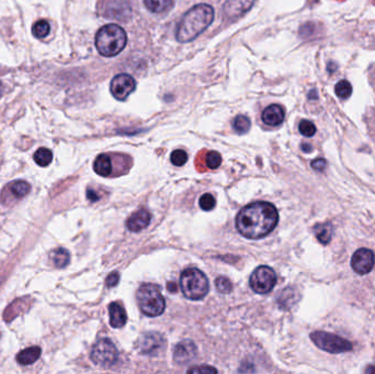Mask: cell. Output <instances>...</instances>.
<instances>
[{
	"label": "cell",
	"instance_id": "1",
	"mask_svg": "<svg viewBox=\"0 0 375 374\" xmlns=\"http://www.w3.org/2000/svg\"><path fill=\"white\" fill-rule=\"evenodd\" d=\"M279 222V213L269 202H254L240 210L236 217V227L249 239H260L270 234Z\"/></svg>",
	"mask_w": 375,
	"mask_h": 374
},
{
	"label": "cell",
	"instance_id": "2",
	"mask_svg": "<svg viewBox=\"0 0 375 374\" xmlns=\"http://www.w3.org/2000/svg\"><path fill=\"white\" fill-rule=\"evenodd\" d=\"M213 19L214 10L210 4H196L182 17L176 32L177 40L181 43L191 42L211 25Z\"/></svg>",
	"mask_w": 375,
	"mask_h": 374
},
{
	"label": "cell",
	"instance_id": "3",
	"mask_svg": "<svg viewBox=\"0 0 375 374\" xmlns=\"http://www.w3.org/2000/svg\"><path fill=\"white\" fill-rule=\"evenodd\" d=\"M127 42L125 31L117 24L102 26L95 35V47L103 56H117L124 49Z\"/></svg>",
	"mask_w": 375,
	"mask_h": 374
},
{
	"label": "cell",
	"instance_id": "4",
	"mask_svg": "<svg viewBox=\"0 0 375 374\" xmlns=\"http://www.w3.org/2000/svg\"><path fill=\"white\" fill-rule=\"evenodd\" d=\"M209 280L204 273L195 268L186 269L180 277V289L187 299L202 300L209 293Z\"/></svg>",
	"mask_w": 375,
	"mask_h": 374
},
{
	"label": "cell",
	"instance_id": "5",
	"mask_svg": "<svg viewBox=\"0 0 375 374\" xmlns=\"http://www.w3.org/2000/svg\"><path fill=\"white\" fill-rule=\"evenodd\" d=\"M137 303L141 311L146 316L156 317L162 315L164 308H166V302L158 286L154 284H143L137 290L136 293Z\"/></svg>",
	"mask_w": 375,
	"mask_h": 374
},
{
	"label": "cell",
	"instance_id": "6",
	"mask_svg": "<svg viewBox=\"0 0 375 374\" xmlns=\"http://www.w3.org/2000/svg\"><path fill=\"white\" fill-rule=\"evenodd\" d=\"M310 339L318 348L329 353H342L352 350V344L342 337L326 331H315L310 334Z\"/></svg>",
	"mask_w": 375,
	"mask_h": 374
},
{
	"label": "cell",
	"instance_id": "7",
	"mask_svg": "<svg viewBox=\"0 0 375 374\" xmlns=\"http://www.w3.org/2000/svg\"><path fill=\"white\" fill-rule=\"evenodd\" d=\"M91 361L102 368L112 367L117 360V347L108 338L100 339L94 344L90 353Z\"/></svg>",
	"mask_w": 375,
	"mask_h": 374
},
{
	"label": "cell",
	"instance_id": "8",
	"mask_svg": "<svg viewBox=\"0 0 375 374\" xmlns=\"http://www.w3.org/2000/svg\"><path fill=\"white\" fill-rule=\"evenodd\" d=\"M277 283V276L273 269L267 266H260L253 272L249 284L254 292L258 294H267Z\"/></svg>",
	"mask_w": 375,
	"mask_h": 374
},
{
	"label": "cell",
	"instance_id": "9",
	"mask_svg": "<svg viewBox=\"0 0 375 374\" xmlns=\"http://www.w3.org/2000/svg\"><path fill=\"white\" fill-rule=\"evenodd\" d=\"M102 15L110 19L125 21L131 17V6L129 0H104Z\"/></svg>",
	"mask_w": 375,
	"mask_h": 374
},
{
	"label": "cell",
	"instance_id": "10",
	"mask_svg": "<svg viewBox=\"0 0 375 374\" xmlns=\"http://www.w3.org/2000/svg\"><path fill=\"white\" fill-rule=\"evenodd\" d=\"M136 83L134 78L127 74H120L114 77L111 81V94L113 97L123 101L135 90Z\"/></svg>",
	"mask_w": 375,
	"mask_h": 374
},
{
	"label": "cell",
	"instance_id": "11",
	"mask_svg": "<svg viewBox=\"0 0 375 374\" xmlns=\"http://www.w3.org/2000/svg\"><path fill=\"white\" fill-rule=\"evenodd\" d=\"M374 263V253L367 248H361L356 250L351 259V267L359 275H367V273L371 272Z\"/></svg>",
	"mask_w": 375,
	"mask_h": 374
},
{
	"label": "cell",
	"instance_id": "12",
	"mask_svg": "<svg viewBox=\"0 0 375 374\" xmlns=\"http://www.w3.org/2000/svg\"><path fill=\"white\" fill-rule=\"evenodd\" d=\"M255 0H228L223 7L224 15L228 19H238L254 6Z\"/></svg>",
	"mask_w": 375,
	"mask_h": 374
},
{
	"label": "cell",
	"instance_id": "13",
	"mask_svg": "<svg viewBox=\"0 0 375 374\" xmlns=\"http://www.w3.org/2000/svg\"><path fill=\"white\" fill-rule=\"evenodd\" d=\"M196 347L191 340H184L178 344L173 351V360L177 364H184L193 361L196 357Z\"/></svg>",
	"mask_w": 375,
	"mask_h": 374
},
{
	"label": "cell",
	"instance_id": "14",
	"mask_svg": "<svg viewBox=\"0 0 375 374\" xmlns=\"http://www.w3.org/2000/svg\"><path fill=\"white\" fill-rule=\"evenodd\" d=\"M164 346V338L157 332L145 334L140 341V350L145 354H156L162 350Z\"/></svg>",
	"mask_w": 375,
	"mask_h": 374
},
{
	"label": "cell",
	"instance_id": "15",
	"mask_svg": "<svg viewBox=\"0 0 375 374\" xmlns=\"http://www.w3.org/2000/svg\"><path fill=\"white\" fill-rule=\"evenodd\" d=\"M150 220H152V215H150L147 210L141 209L129 217V220L126 222V226L131 232L139 233L149 225Z\"/></svg>",
	"mask_w": 375,
	"mask_h": 374
},
{
	"label": "cell",
	"instance_id": "16",
	"mask_svg": "<svg viewBox=\"0 0 375 374\" xmlns=\"http://www.w3.org/2000/svg\"><path fill=\"white\" fill-rule=\"evenodd\" d=\"M262 121L270 126H278L284 121V110L278 104H271L262 112Z\"/></svg>",
	"mask_w": 375,
	"mask_h": 374
},
{
	"label": "cell",
	"instance_id": "17",
	"mask_svg": "<svg viewBox=\"0 0 375 374\" xmlns=\"http://www.w3.org/2000/svg\"><path fill=\"white\" fill-rule=\"evenodd\" d=\"M110 325L113 328H122L126 324L127 316L124 307L120 303L113 302L109 305Z\"/></svg>",
	"mask_w": 375,
	"mask_h": 374
},
{
	"label": "cell",
	"instance_id": "18",
	"mask_svg": "<svg viewBox=\"0 0 375 374\" xmlns=\"http://www.w3.org/2000/svg\"><path fill=\"white\" fill-rule=\"evenodd\" d=\"M41 352L42 351H41L40 347H30V348H26L18 353L17 361L22 364V366H30V364H33L38 361L41 357Z\"/></svg>",
	"mask_w": 375,
	"mask_h": 374
},
{
	"label": "cell",
	"instance_id": "19",
	"mask_svg": "<svg viewBox=\"0 0 375 374\" xmlns=\"http://www.w3.org/2000/svg\"><path fill=\"white\" fill-rule=\"evenodd\" d=\"M94 170L101 177H109L112 172V162L108 155H100L94 164Z\"/></svg>",
	"mask_w": 375,
	"mask_h": 374
},
{
	"label": "cell",
	"instance_id": "20",
	"mask_svg": "<svg viewBox=\"0 0 375 374\" xmlns=\"http://www.w3.org/2000/svg\"><path fill=\"white\" fill-rule=\"evenodd\" d=\"M145 7L154 13H162L170 10L173 0H144Z\"/></svg>",
	"mask_w": 375,
	"mask_h": 374
},
{
	"label": "cell",
	"instance_id": "21",
	"mask_svg": "<svg viewBox=\"0 0 375 374\" xmlns=\"http://www.w3.org/2000/svg\"><path fill=\"white\" fill-rule=\"evenodd\" d=\"M315 234L323 245H327L330 243L332 237V225L329 224V223L318 224L315 227Z\"/></svg>",
	"mask_w": 375,
	"mask_h": 374
},
{
	"label": "cell",
	"instance_id": "22",
	"mask_svg": "<svg viewBox=\"0 0 375 374\" xmlns=\"http://www.w3.org/2000/svg\"><path fill=\"white\" fill-rule=\"evenodd\" d=\"M51 258L55 264V267L59 269L65 268L70 260V255L64 248H58L51 254Z\"/></svg>",
	"mask_w": 375,
	"mask_h": 374
},
{
	"label": "cell",
	"instance_id": "23",
	"mask_svg": "<svg viewBox=\"0 0 375 374\" xmlns=\"http://www.w3.org/2000/svg\"><path fill=\"white\" fill-rule=\"evenodd\" d=\"M34 162L41 167H47L53 161V153L48 148H39L34 153Z\"/></svg>",
	"mask_w": 375,
	"mask_h": 374
},
{
	"label": "cell",
	"instance_id": "24",
	"mask_svg": "<svg viewBox=\"0 0 375 374\" xmlns=\"http://www.w3.org/2000/svg\"><path fill=\"white\" fill-rule=\"evenodd\" d=\"M11 192L17 198H23L30 192L31 186L25 181H16L10 187Z\"/></svg>",
	"mask_w": 375,
	"mask_h": 374
},
{
	"label": "cell",
	"instance_id": "25",
	"mask_svg": "<svg viewBox=\"0 0 375 374\" xmlns=\"http://www.w3.org/2000/svg\"><path fill=\"white\" fill-rule=\"evenodd\" d=\"M49 30H51V26H49L48 22L45 20H40L34 23L33 28H32V33H33L35 38L43 39L48 35Z\"/></svg>",
	"mask_w": 375,
	"mask_h": 374
},
{
	"label": "cell",
	"instance_id": "26",
	"mask_svg": "<svg viewBox=\"0 0 375 374\" xmlns=\"http://www.w3.org/2000/svg\"><path fill=\"white\" fill-rule=\"evenodd\" d=\"M233 127L238 134H245L250 129V120L245 116H238L233 122Z\"/></svg>",
	"mask_w": 375,
	"mask_h": 374
},
{
	"label": "cell",
	"instance_id": "27",
	"mask_svg": "<svg viewBox=\"0 0 375 374\" xmlns=\"http://www.w3.org/2000/svg\"><path fill=\"white\" fill-rule=\"evenodd\" d=\"M335 93L340 99H347L352 94V86L348 80H340L335 87Z\"/></svg>",
	"mask_w": 375,
	"mask_h": 374
},
{
	"label": "cell",
	"instance_id": "28",
	"mask_svg": "<svg viewBox=\"0 0 375 374\" xmlns=\"http://www.w3.org/2000/svg\"><path fill=\"white\" fill-rule=\"evenodd\" d=\"M319 28H317V24L314 22H307L301 26L300 29V35L303 39H310L314 38L315 35H317Z\"/></svg>",
	"mask_w": 375,
	"mask_h": 374
},
{
	"label": "cell",
	"instance_id": "29",
	"mask_svg": "<svg viewBox=\"0 0 375 374\" xmlns=\"http://www.w3.org/2000/svg\"><path fill=\"white\" fill-rule=\"evenodd\" d=\"M215 285H216V290L222 294L231 293L233 289L232 282L225 277H218L217 279L215 280Z\"/></svg>",
	"mask_w": 375,
	"mask_h": 374
},
{
	"label": "cell",
	"instance_id": "30",
	"mask_svg": "<svg viewBox=\"0 0 375 374\" xmlns=\"http://www.w3.org/2000/svg\"><path fill=\"white\" fill-rule=\"evenodd\" d=\"M300 133L302 135L306 136V138H312L316 133V126H315L312 122L307 120H303L300 123L299 126Z\"/></svg>",
	"mask_w": 375,
	"mask_h": 374
},
{
	"label": "cell",
	"instance_id": "31",
	"mask_svg": "<svg viewBox=\"0 0 375 374\" xmlns=\"http://www.w3.org/2000/svg\"><path fill=\"white\" fill-rule=\"evenodd\" d=\"M200 208L203 210V211H212V210L215 208V204H216V201L211 193H205L202 197L200 198Z\"/></svg>",
	"mask_w": 375,
	"mask_h": 374
},
{
	"label": "cell",
	"instance_id": "32",
	"mask_svg": "<svg viewBox=\"0 0 375 374\" xmlns=\"http://www.w3.org/2000/svg\"><path fill=\"white\" fill-rule=\"evenodd\" d=\"M170 161L175 166H184L188 161V155L182 149L173 150L170 156Z\"/></svg>",
	"mask_w": 375,
	"mask_h": 374
},
{
	"label": "cell",
	"instance_id": "33",
	"mask_svg": "<svg viewBox=\"0 0 375 374\" xmlns=\"http://www.w3.org/2000/svg\"><path fill=\"white\" fill-rule=\"evenodd\" d=\"M222 164V156L217 152H209L207 154V166L211 169H216Z\"/></svg>",
	"mask_w": 375,
	"mask_h": 374
},
{
	"label": "cell",
	"instance_id": "34",
	"mask_svg": "<svg viewBox=\"0 0 375 374\" xmlns=\"http://www.w3.org/2000/svg\"><path fill=\"white\" fill-rule=\"evenodd\" d=\"M118 281H120V275L117 272H112L108 276L106 284L108 288H113V286H116L118 283Z\"/></svg>",
	"mask_w": 375,
	"mask_h": 374
},
{
	"label": "cell",
	"instance_id": "35",
	"mask_svg": "<svg viewBox=\"0 0 375 374\" xmlns=\"http://www.w3.org/2000/svg\"><path fill=\"white\" fill-rule=\"evenodd\" d=\"M188 372H189V373H216L217 370H216V369L212 368V367L202 366V367L190 369V370L188 371Z\"/></svg>",
	"mask_w": 375,
	"mask_h": 374
},
{
	"label": "cell",
	"instance_id": "36",
	"mask_svg": "<svg viewBox=\"0 0 375 374\" xmlns=\"http://www.w3.org/2000/svg\"><path fill=\"white\" fill-rule=\"evenodd\" d=\"M327 166V162L324 158H317L312 162V168L317 171H323Z\"/></svg>",
	"mask_w": 375,
	"mask_h": 374
},
{
	"label": "cell",
	"instance_id": "37",
	"mask_svg": "<svg viewBox=\"0 0 375 374\" xmlns=\"http://www.w3.org/2000/svg\"><path fill=\"white\" fill-rule=\"evenodd\" d=\"M87 198H88V200L91 202H97L100 200V195L95 192V190L88 189L87 190Z\"/></svg>",
	"mask_w": 375,
	"mask_h": 374
},
{
	"label": "cell",
	"instance_id": "38",
	"mask_svg": "<svg viewBox=\"0 0 375 374\" xmlns=\"http://www.w3.org/2000/svg\"><path fill=\"white\" fill-rule=\"evenodd\" d=\"M167 290L169 292H171V293H176L177 290H178V286H177V284L175 283V282H168V283H167Z\"/></svg>",
	"mask_w": 375,
	"mask_h": 374
},
{
	"label": "cell",
	"instance_id": "39",
	"mask_svg": "<svg viewBox=\"0 0 375 374\" xmlns=\"http://www.w3.org/2000/svg\"><path fill=\"white\" fill-rule=\"evenodd\" d=\"M337 68H338V66L336 65V64L330 62V63L328 64V66H327V70H328L329 74H332V72H335L337 70Z\"/></svg>",
	"mask_w": 375,
	"mask_h": 374
},
{
	"label": "cell",
	"instance_id": "40",
	"mask_svg": "<svg viewBox=\"0 0 375 374\" xmlns=\"http://www.w3.org/2000/svg\"><path fill=\"white\" fill-rule=\"evenodd\" d=\"M302 150H303V152H305V153H310L313 150V147L310 144L304 143V144H302Z\"/></svg>",
	"mask_w": 375,
	"mask_h": 374
},
{
	"label": "cell",
	"instance_id": "41",
	"mask_svg": "<svg viewBox=\"0 0 375 374\" xmlns=\"http://www.w3.org/2000/svg\"><path fill=\"white\" fill-rule=\"evenodd\" d=\"M318 98V94H317V91L316 89H313L310 90V93L308 94V99L310 100H314V99H317Z\"/></svg>",
	"mask_w": 375,
	"mask_h": 374
},
{
	"label": "cell",
	"instance_id": "42",
	"mask_svg": "<svg viewBox=\"0 0 375 374\" xmlns=\"http://www.w3.org/2000/svg\"><path fill=\"white\" fill-rule=\"evenodd\" d=\"M2 91H3V87H2V84L0 83V97H1V94H2Z\"/></svg>",
	"mask_w": 375,
	"mask_h": 374
}]
</instances>
